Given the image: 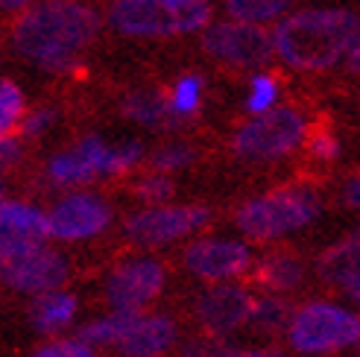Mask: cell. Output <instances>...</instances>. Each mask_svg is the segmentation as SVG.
Returning <instances> with one entry per match:
<instances>
[{
	"mask_svg": "<svg viewBox=\"0 0 360 357\" xmlns=\"http://www.w3.org/2000/svg\"><path fill=\"white\" fill-rule=\"evenodd\" d=\"M311 132V123L293 105H276L249 117L231 138V150L246 162H278L293 155Z\"/></svg>",
	"mask_w": 360,
	"mask_h": 357,
	"instance_id": "cell-5",
	"label": "cell"
},
{
	"mask_svg": "<svg viewBox=\"0 0 360 357\" xmlns=\"http://www.w3.org/2000/svg\"><path fill=\"white\" fill-rule=\"evenodd\" d=\"M68 258L56 249H50L47 243L24 249L0 258V281L9 290L27 293V296H41L50 290H59L68 281Z\"/></svg>",
	"mask_w": 360,
	"mask_h": 357,
	"instance_id": "cell-9",
	"label": "cell"
},
{
	"mask_svg": "<svg viewBox=\"0 0 360 357\" xmlns=\"http://www.w3.org/2000/svg\"><path fill=\"white\" fill-rule=\"evenodd\" d=\"M32 357H97L91 346H85L82 340H56L39 349Z\"/></svg>",
	"mask_w": 360,
	"mask_h": 357,
	"instance_id": "cell-31",
	"label": "cell"
},
{
	"mask_svg": "<svg viewBox=\"0 0 360 357\" xmlns=\"http://www.w3.org/2000/svg\"><path fill=\"white\" fill-rule=\"evenodd\" d=\"M278 97H281V82L269 70H255L249 79V91H246V112L252 117L264 115L269 109H276Z\"/></svg>",
	"mask_w": 360,
	"mask_h": 357,
	"instance_id": "cell-25",
	"label": "cell"
},
{
	"mask_svg": "<svg viewBox=\"0 0 360 357\" xmlns=\"http://www.w3.org/2000/svg\"><path fill=\"white\" fill-rule=\"evenodd\" d=\"M357 255H360V243L357 235L334 243L331 249H326L319 258V275L326 278L334 287L346 290L349 296L357 299Z\"/></svg>",
	"mask_w": 360,
	"mask_h": 357,
	"instance_id": "cell-17",
	"label": "cell"
},
{
	"mask_svg": "<svg viewBox=\"0 0 360 357\" xmlns=\"http://www.w3.org/2000/svg\"><path fill=\"white\" fill-rule=\"evenodd\" d=\"M103 12L94 0H39L12 18L9 44L21 59L47 74L68 77L103 32Z\"/></svg>",
	"mask_w": 360,
	"mask_h": 357,
	"instance_id": "cell-1",
	"label": "cell"
},
{
	"mask_svg": "<svg viewBox=\"0 0 360 357\" xmlns=\"http://www.w3.org/2000/svg\"><path fill=\"white\" fill-rule=\"evenodd\" d=\"M56 120H59V109H53V105H39V109L24 112L18 129H21L24 138H41L56 126Z\"/></svg>",
	"mask_w": 360,
	"mask_h": 357,
	"instance_id": "cell-29",
	"label": "cell"
},
{
	"mask_svg": "<svg viewBox=\"0 0 360 357\" xmlns=\"http://www.w3.org/2000/svg\"><path fill=\"white\" fill-rule=\"evenodd\" d=\"M287 340L299 354H334L357 346L360 340V319L343 305L334 301H308L293 311L287 325Z\"/></svg>",
	"mask_w": 360,
	"mask_h": 357,
	"instance_id": "cell-6",
	"label": "cell"
},
{
	"mask_svg": "<svg viewBox=\"0 0 360 357\" xmlns=\"http://www.w3.org/2000/svg\"><path fill=\"white\" fill-rule=\"evenodd\" d=\"M35 4H39V0H0V18H18Z\"/></svg>",
	"mask_w": 360,
	"mask_h": 357,
	"instance_id": "cell-36",
	"label": "cell"
},
{
	"mask_svg": "<svg viewBox=\"0 0 360 357\" xmlns=\"http://www.w3.org/2000/svg\"><path fill=\"white\" fill-rule=\"evenodd\" d=\"M123 115L129 117L138 126H150V129H161L173 123V115L167 109V94L153 91V88H141L123 97Z\"/></svg>",
	"mask_w": 360,
	"mask_h": 357,
	"instance_id": "cell-21",
	"label": "cell"
},
{
	"mask_svg": "<svg viewBox=\"0 0 360 357\" xmlns=\"http://www.w3.org/2000/svg\"><path fill=\"white\" fill-rule=\"evenodd\" d=\"M0 200H4V178H0Z\"/></svg>",
	"mask_w": 360,
	"mask_h": 357,
	"instance_id": "cell-38",
	"label": "cell"
},
{
	"mask_svg": "<svg viewBox=\"0 0 360 357\" xmlns=\"http://www.w3.org/2000/svg\"><path fill=\"white\" fill-rule=\"evenodd\" d=\"M143 162V144L141 141H123V144H115V167L117 176L129 173Z\"/></svg>",
	"mask_w": 360,
	"mask_h": 357,
	"instance_id": "cell-32",
	"label": "cell"
},
{
	"mask_svg": "<svg viewBox=\"0 0 360 357\" xmlns=\"http://www.w3.org/2000/svg\"><path fill=\"white\" fill-rule=\"evenodd\" d=\"M217 357H287V354L278 349H231V346H223V351Z\"/></svg>",
	"mask_w": 360,
	"mask_h": 357,
	"instance_id": "cell-35",
	"label": "cell"
},
{
	"mask_svg": "<svg viewBox=\"0 0 360 357\" xmlns=\"http://www.w3.org/2000/svg\"><path fill=\"white\" fill-rule=\"evenodd\" d=\"M202 35V50L214 62L235 70H264L273 62V39L269 30L231 21V18H211Z\"/></svg>",
	"mask_w": 360,
	"mask_h": 357,
	"instance_id": "cell-7",
	"label": "cell"
},
{
	"mask_svg": "<svg viewBox=\"0 0 360 357\" xmlns=\"http://www.w3.org/2000/svg\"><path fill=\"white\" fill-rule=\"evenodd\" d=\"M357 190H360V185H357V176H354V178H349V185H346V202H349V205H357V202H360Z\"/></svg>",
	"mask_w": 360,
	"mask_h": 357,
	"instance_id": "cell-37",
	"label": "cell"
},
{
	"mask_svg": "<svg viewBox=\"0 0 360 357\" xmlns=\"http://www.w3.org/2000/svg\"><path fill=\"white\" fill-rule=\"evenodd\" d=\"M319 196L311 188H278L243 202L235 223L243 238L266 243L308 228L319 217Z\"/></svg>",
	"mask_w": 360,
	"mask_h": 357,
	"instance_id": "cell-4",
	"label": "cell"
},
{
	"mask_svg": "<svg viewBox=\"0 0 360 357\" xmlns=\"http://www.w3.org/2000/svg\"><path fill=\"white\" fill-rule=\"evenodd\" d=\"M100 176H117L115 144H105L100 135H85L74 147L56 152L47 162V178L59 188L77 190Z\"/></svg>",
	"mask_w": 360,
	"mask_h": 357,
	"instance_id": "cell-12",
	"label": "cell"
},
{
	"mask_svg": "<svg viewBox=\"0 0 360 357\" xmlns=\"http://www.w3.org/2000/svg\"><path fill=\"white\" fill-rule=\"evenodd\" d=\"M226 18L252 27H276L287 12L296 9V0H223Z\"/></svg>",
	"mask_w": 360,
	"mask_h": 357,
	"instance_id": "cell-20",
	"label": "cell"
},
{
	"mask_svg": "<svg viewBox=\"0 0 360 357\" xmlns=\"http://www.w3.org/2000/svg\"><path fill=\"white\" fill-rule=\"evenodd\" d=\"M24 112H27V100L21 85L12 79H0V138H6L18 129Z\"/></svg>",
	"mask_w": 360,
	"mask_h": 357,
	"instance_id": "cell-26",
	"label": "cell"
},
{
	"mask_svg": "<svg viewBox=\"0 0 360 357\" xmlns=\"http://www.w3.org/2000/svg\"><path fill=\"white\" fill-rule=\"evenodd\" d=\"M304 144H308V152H311V158H316V162H337L340 158V138L331 132V129H326V126H319V129H311L308 132V138H304Z\"/></svg>",
	"mask_w": 360,
	"mask_h": 357,
	"instance_id": "cell-30",
	"label": "cell"
},
{
	"mask_svg": "<svg viewBox=\"0 0 360 357\" xmlns=\"http://www.w3.org/2000/svg\"><path fill=\"white\" fill-rule=\"evenodd\" d=\"M208 220L211 211L202 205H150L126 220V238L141 249H158L196 235Z\"/></svg>",
	"mask_w": 360,
	"mask_h": 357,
	"instance_id": "cell-8",
	"label": "cell"
},
{
	"mask_svg": "<svg viewBox=\"0 0 360 357\" xmlns=\"http://www.w3.org/2000/svg\"><path fill=\"white\" fill-rule=\"evenodd\" d=\"M115 214L112 205L103 200L100 193L91 190H70L68 196L50 208L47 214V228L50 238L56 240H88L103 235L112 226Z\"/></svg>",
	"mask_w": 360,
	"mask_h": 357,
	"instance_id": "cell-11",
	"label": "cell"
},
{
	"mask_svg": "<svg viewBox=\"0 0 360 357\" xmlns=\"http://www.w3.org/2000/svg\"><path fill=\"white\" fill-rule=\"evenodd\" d=\"M252 296L243 284L235 281H217L208 284V287L196 299V323L202 325V331L214 340L220 337L235 334L238 328L249 325V311H252Z\"/></svg>",
	"mask_w": 360,
	"mask_h": 357,
	"instance_id": "cell-13",
	"label": "cell"
},
{
	"mask_svg": "<svg viewBox=\"0 0 360 357\" xmlns=\"http://www.w3.org/2000/svg\"><path fill=\"white\" fill-rule=\"evenodd\" d=\"M214 18V0H112L103 21L126 39H182L202 32Z\"/></svg>",
	"mask_w": 360,
	"mask_h": 357,
	"instance_id": "cell-3",
	"label": "cell"
},
{
	"mask_svg": "<svg viewBox=\"0 0 360 357\" xmlns=\"http://www.w3.org/2000/svg\"><path fill=\"white\" fill-rule=\"evenodd\" d=\"M167 284L165 264L155 258H126L105 278V299L112 311H135L143 313V308L153 305Z\"/></svg>",
	"mask_w": 360,
	"mask_h": 357,
	"instance_id": "cell-10",
	"label": "cell"
},
{
	"mask_svg": "<svg viewBox=\"0 0 360 357\" xmlns=\"http://www.w3.org/2000/svg\"><path fill=\"white\" fill-rule=\"evenodd\" d=\"M185 270L208 284L235 281L252 266V249L238 238H202L185 249Z\"/></svg>",
	"mask_w": 360,
	"mask_h": 357,
	"instance_id": "cell-14",
	"label": "cell"
},
{
	"mask_svg": "<svg viewBox=\"0 0 360 357\" xmlns=\"http://www.w3.org/2000/svg\"><path fill=\"white\" fill-rule=\"evenodd\" d=\"M21 155H24L21 141H18V138H12V135L0 138V173L12 170L18 162H21Z\"/></svg>",
	"mask_w": 360,
	"mask_h": 357,
	"instance_id": "cell-34",
	"label": "cell"
},
{
	"mask_svg": "<svg viewBox=\"0 0 360 357\" xmlns=\"http://www.w3.org/2000/svg\"><path fill=\"white\" fill-rule=\"evenodd\" d=\"M135 193H138V200L150 202V205H167L170 196L176 193V185L170 182V176H165V173H150V176L138 178Z\"/></svg>",
	"mask_w": 360,
	"mask_h": 357,
	"instance_id": "cell-28",
	"label": "cell"
},
{
	"mask_svg": "<svg viewBox=\"0 0 360 357\" xmlns=\"http://www.w3.org/2000/svg\"><path fill=\"white\" fill-rule=\"evenodd\" d=\"M135 311H112V313H105L100 319H94V323H88L77 340H82L85 346H117L123 340V334L129 331V325L135 323Z\"/></svg>",
	"mask_w": 360,
	"mask_h": 357,
	"instance_id": "cell-22",
	"label": "cell"
},
{
	"mask_svg": "<svg viewBox=\"0 0 360 357\" xmlns=\"http://www.w3.org/2000/svg\"><path fill=\"white\" fill-rule=\"evenodd\" d=\"M196 162V147L191 144H182V141H176V144H165L158 147L150 158V164L155 173H176V170H185Z\"/></svg>",
	"mask_w": 360,
	"mask_h": 357,
	"instance_id": "cell-27",
	"label": "cell"
},
{
	"mask_svg": "<svg viewBox=\"0 0 360 357\" xmlns=\"http://www.w3.org/2000/svg\"><path fill=\"white\" fill-rule=\"evenodd\" d=\"M273 59L299 74H326L340 65L357 70L360 21L349 6H302L269 30Z\"/></svg>",
	"mask_w": 360,
	"mask_h": 357,
	"instance_id": "cell-2",
	"label": "cell"
},
{
	"mask_svg": "<svg viewBox=\"0 0 360 357\" xmlns=\"http://www.w3.org/2000/svg\"><path fill=\"white\" fill-rule=\"evenodd\" d=\"M223 351V343L214 340V337H193L191 343L182 346V357H217Z\"/></svg>",
	"mask_w": 360,
	"mask_h": 357,
	"instance_id": "cell-33",
	"label": "cell"
},
{
	"mask_svg": "<svg viewBox=\"0 0 360 357\" xmlns=\"http://www.w3.org/2000/svg\"><path fill=\"white\" fill-rule=\"evenodd\" d=\"M77 311H79L77 296L59 287V290L35 296L32 308H30V319L41 334H56V331H62V328H68L70 323H74Z\"/></svg>",
	"mask_w": 360,
	"mask_h": 357,
	"instance_id": "cell-18",
	"label": "cell"
},
{
	"mask_svg": "<svg viewBox=\"0 0 360 357\" xmlns=\"http://www.w3.org/2000/svg\"><path fill=\"white\" fill-rule=\"evenodd\" d=\"M179 337L176 319L167 313H138L123 340L115 346L123 357H161L167 354Z\"/></svg>",
	"mask_w": 360,
	"mask_h": 357,
	"instance_id": "cell-16",
	"label": "cell"
},
{
	"mask_svg": "<svg viewBox=\"0 0 360 357\" xmlns=\"http://www.w3.org/2000/svg\"><path fill=\"white\" fill-rule=\"evenodd\" d=\"M50 238L47 211L30 202L0 200V258L41 246Z\"/></svg>",
	"mask_w": 360,
	"mask_h": 357,
	"instance_id": "cell-15",
	"label": "cell"
},
{
	"mask_svg": "<svg viewBox=\"0 0 360 357\" xmlns=\"http://www.w3.org/2000/svg\"><path fill=\"white\" fill-rule=\"evenodd\" d=\"M293 308L290 301L278 293H266L261 299H252V311H249V325H255L264 334H278L290 325Z\"/></svg>",
	"mask_w": 360,
	"mask_h": 357,
	"instance_id": "cell-23",
	"label": "cell"
},
{
	"mask_svg": "<svg viewBox=\"0 0 360 357\" xmlns=\"http://www.w3.org/2000/svg\"><path fill=\"white\" fill-rule=\"evenodd\" d=\"M202 97H205V79L200 74H182L173 82L170 94H167V109H170L173 120L193 117L196 112H200Z\"/></svg>",
	"mask_w": 360,
	"mask_h": 357,
	"instance_id": "cell-24",
	"label": "cell"
},
{
	"mask_svg": "<svg viewBox=\"0 0 360 357\" xmlns=\"http://www.w3.org/2000/svg\"><path fill=\"white\" fill-rule=\"evenodd\" d=\"M258 281L269 293H287L296 290L304 278V264L290 252H269L258 261Z\"/></svg>",
	"mask_w": 360,
	"mask_h": 357,
	"instance_id": "cell-19",
	"label": "cell"
}]
</instances>
